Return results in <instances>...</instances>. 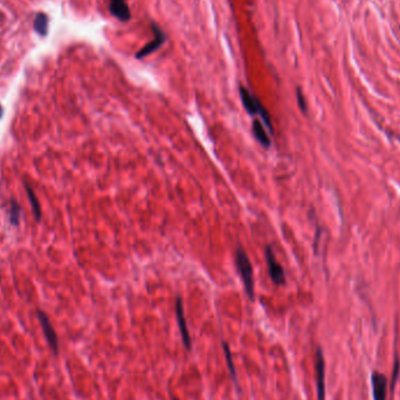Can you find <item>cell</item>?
Instances as JSON below:
<instances>
[{"mask_svg": "<svg viewBox=\"0 0 400 400\" xmlns=\"http://www.w3.org/2000/svg\"><path fill=\"white\" fill-rule=\"evenodd\" d=\"M176 315H177L178 327H179V331L181 335V341H183L184 346L186 347V350H189L190 351V350L192 349V341H191L189 329H187L185 314H184L183 301H181L180 297H177V300H176Z\"/></svg>", "mask_w": 400, "mask_h": 400, "instance_id": "52a82bcc", "label": "cell"}, {"mask_svg": "<svg viewBox=\"0 0 400 400\" xmlns=\"http://www.w3.org/2000/svg\"><path fill=\"white\" fill-rule=\"evenodd\" d=\"M264 257H266L267 266H268V272L270 275L272 281L275 283L276 286H282L286 283V276L285 270H283L282 266L276 260L275 254H274L273 248L270 246H267L266 252H264Z\"/></svg>", "mask_w": 400, "mask_h": 400, "instance_id": "3957f363", "label": "cell"}, {"mask_svg": "<svg viewBox=\"0 0 400 400\" xmlns=\"http://www.w3.org/2000/svg\"><path fill=\"white\" fill-rule=\"evenodd\" d=\"M36 316H38L42 331H44V335L46 340L48 342L49 346H51L52 351H53L54 355L57 356V353H59V341H57V332H55L53 325H52L51 321H49L48 316L46 315V313L42 312V310H38V312H36Z\"/></svg>", "mask_w": 400, "mask_h": 400, "instance_id": "5b68a950", "label": "cell"}, {"mask_svg": "<svg viewBox=\"0 0 400 400\" xmlns=\"http://www.w3.org/2000/svg\"><path fill=\"white\" fill-rule=\"evenodd\" d=\"M235 262L236 268H238L240 276H241L242 282H244L245 290L247 293L251 301H254V278H253V268L252 263L249 261L248 255L242 248L238 247L235 252Z\"/></svg>", "mask_w": 400, "mask_h": 400, "instance_id": "7a4b0ae2", "label": "cell"}, {"mask_svg": "<svg viewBox=\"0 0 400 400\" xmlns=\"http://www.w3.org/2000/svg\"><path fill=\"white\" fill-rule=\"evenodd\" d=\"M8 217H10V223L13 226H19L20 218H21V207L18 204L15 199L12 198L10 200V207H8Z\"/></svg>", "mask_w": 400, "mask_h": 400, "instance_id": "5bb4252c", "label": "cell"}, {"mask_svg": "<svg viewBox=\"0 0 400 400\" xmlns=\"http://www.w3.org/2000/svg\"><path fill=\"white\" fill-rule=\"evenodd\" d=\"M2 115H4V109H2V106L0 104V119H1Z\"/></svg>", "mask_w": 400, "mask_h": 400, "instance_id": "e0dca14e", "label": "cell"}, {"mask_svg": "<svg viewBox=\"0 0 400 400\" xmlns=\"http://www.w3.org/2000/svg\"><path fill=\"white\" fill-rule=\"evenodd\" d=\"M316 386H317L318 400H325V362L321 347L316 350L315 356Z\"/></svg>", "mask_w": 400, "mask_h": 400, "instance_id": "8992f818", "label": "cell"}, {"mask_svg": "<svg viewBox=\"0 0 400 400\" xmlns=\"http://www.w3.org/2000/svg\"><path fill=\"white\" fill-rule=\"evenodd\" d=\"M151 29L155 34V39L152 41H150L149 44H146L143 48L140 49V51L136 53V59H143V57H146L147 55L155 53L156 51H158L159 48L162 47L163 45L165 44L166 41V35L161 27L157 26L156 24L151 25Z\"/></svg>", "mask_w": 400, "mask_h": 400, "instance_id": "277c9868", "label": "cell"}, {"mask_svg": "<svg viewBox=\"0 0 400 400\" xmlns=\"http://www.w3.org/2000/svg\"><path fill=\"white\" fill-rule=\"evenodd\" d=\"M372 391H373V399L374 400H386L387 393V379L380 372L374 371L372 372L371 376Z\"/></svg>", "mask_w": 400, "mask_h": 400, "instance_id": "ba28073f", "label": "cell"}, {"mask_svg": "<svg viewBox=\"0 0 400 400\" xmlns=\"http://www.w3.org/2000/svg\"><path fill=\"white\" fill-rule=\"evenodd\" d=\"M25 189H26L27 197H29L30 206H32V211H33V214H34L35 220L40 221V219H41V207H40L39 200H38V198H36V195L34 193V191H33L32 187H30L29 184L26 183V181H25Z\"/></svg>", "mask_w": 400, "mask_h": 400, "instance_id": "7c38bea8", "label": "cell"}, {"mask_svg": "<svg viewBox=\"0 0 400 400\" xmlns=\"http://www.w3.org/2000/svg\"><path fill=\"white\" fill-rule=\"evenodd\" d=\"M223 349H224L225 359H226L227 368H229L230 377H232V379H233V381H234L235 385L238 386V377H236V370H235L234 363H233V357H232V353H230V349H229V344H227L226 342H223Z\"/></svg>", "mask_w": 400, "mask_h": 400, "instance_id": "4fadbf2b", "label": "cell"}, {"mask_svg": "<svg viewBox=\"0 0 400 400\" xmlns=\"http://www.w3.org/2000/svg\"><path fill=\"white\" fill-rule=\"evenodd\" d=\"M172 400H178V399H176V398H173V397H172Z\"/></svg>", "mask_w": 400, "mask_h": 400, "instance_id": "ac0fdd59", "label": "cell"}, {"mask_svg": "<svg viewBox=\"0 0 400 400\" xmlns=\"http://www.w3.org/2000/svg\"><path fill=\"white\" fill-rule=\"evenodd\" d=\"M33 26H34L35 32L38 33L40 36H47L48 30H49L48 15L44 13V12H39V13H36L35 18H34V23H33Z\"/></svg>", "mask_w": 400, "mask_h": 400, "instance_id": "8fae6325", "label": "cell"}, {"mask_svg": "<svg viewBox=\"0 0 400 400\" xmlns=\"http://www.w3.org/2000/svg\"><path fill=\"white\" fill-rule=\"evenodd\" d=\"M252 130H253L254 137L257 138V141L262 145L263 147H269L270 144H272V141H270L269 135L267 134L266 129L259 119H254L253 125H252Z\"/></svg>", "mask_w": 400, "mask_h": 400, "instance_id": "30bf717a", "label": "cell"}, {"mask_svg": "<svg viewBox=\"0 0 400 400\" xmlns=\"http://www.w3.org/2000/svg\"><path fill=\"white\" fill-rule=\"evenodd\" d=\"M239 94L240 97H241L242 104H244L246 112H247L249 115L255 116V115H260L263 119V123L266 124V127L269 129L270 132H273V125H272V119H270V115L268 113V110L263 107V104L260 102V100L257 97H255L247 90V88H245L244 86H240L239 88Z\"/></svg>", "mask_w": 400, "mask_h": 400, "instance_id": "6da1fadb", "label": "cell"}, {"mask_svg": "<svg viewBox=\"0 0 400 400\" xmlns=\"http://www.w3.org/2000/svg\"><path fill=\"white\" fill-rule=\"evenodd\" d=\"M296 96H297V102H298V106H300L301 110L302 112L306 113L307 112V104H306V100H304V96H303V93L301 91L300 88L296 89Z\"/></svg>", "mask_w": 400, "mask_h": 400, "instance_id": "2e32d148", "label": "cell"}, {"mask_svg": "<svg viewBox=\"0 0 400 400\" xmlns=\"http://www.w3.org/2000/svg\"><path fill=\"white\" fill-rule=\"evenodd\" d=\"M399 371H400V363H399V358H398V357H396L395 368H393V379H392V386H391V390H392V391L395 390V386H396V383H397V378H398Z\"/></svg>", "mask_w": 400, "mask_h": 400, "instance_id": "9a60e30c", "label": "cell"}, {"mask_svg": "<svg viewBox=\"0 0 400 400\" xmlns=\"http://www.w3.org/2000/svg\"><path fill=\"white\" fill-rule=\"evenodd\" d=\"M109 11L122 23H127L131 19V12L127 0H109Z\"/></svg>", "mask_w": 400, "mask_h": 400, "instance_id": "9c48e42d", "label": "cell"}]
</instances>
